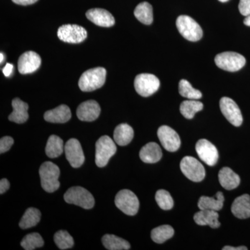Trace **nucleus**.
I'll return each mask as SVG.
<instances>
[{"label":"nucleus","instance_id":"1","mask_svg":"<svg viewBox=\"0 0 250 250\" xmlns=\"http://www.w3.org/2000/svg\"><path fill=\"white\" fill-rule=\"evenodd\" d=\"M106 70L102 67H95L82 74L79 87L83 92L93 91L101 88L106 81Z\"/></svg>","mask_w":250,"mask_h":250},{"label":"nucleus","instance_id":"2","mask_svg":"<svg viewBox=\"0 0 250 250\" xmlns=\"http://www.w3.org/2000/svg\"><path fill=\"white\" fill-rule=\"evenodd\" d=\"M41 187L47 192H54L60 187L59 178L60 169L56 164L46 161L39 169Z\"/></svg>","mask_w":250,"mask_h":250},{"label":"nucleus","instance_id":"3","mask_svg":"<svg viewBox=\"0 0 250 250\" xmlns=\"http://www.w3.org/2000/svg\"><path fill=\"white\" fill-rule=\"evenodd\" d=\"M177 29L184 39L192 42L200 41L203 31L200 24L190 16H180L176 21Z\"/></svg>","mask_w":250,"mask_h":250},{"label":"nucleus","instance_id":"4","mask_svg":"<svg viewBox=\"0 0 250 250\" xmlns=\"http://www.w3.org/2000/svg\"><path fill=\"white\" fill-rule=\"evenodd\" d=\"M64 200L68 204L79 206L85 209H90L95 205V199L84 188H70L64 195Z\"/></svg>","mask_w":250,"mask_h":250},{"label":"nucleus","instance_id":"5","mask_svg":"<svg viewBox=\"0 0 250 250\" xmlns=\"http://www.w3.org/2000/svg\"><path fill=\"white\" fill-rule=\"evenodd\" d=\"M117 147L114 141L108 136H103L96 143L95 164L99 167L107 165L108 161L116 154Z\"/></svg>","mask_w":250,"mask_h":250},{"label":"nucleus","instance_id":"6","mask_svg":"<svg viewBox=\"0 0 250 250\" xmlns=\"http://www.w3.org/2000/svg\"><path fill=\"white\" fill-rule=\"evenodd\" d=\"M217 66L228 72H236L246 65V60L241 54L233 52H225L215 57Z\"/></svg>","mask_w":250,"mask_h":250},{"label":"nucleus","instance_id":"7","mask_svg":"<svg viewBox=\"0 0 250 250\" xmlns=\"http://www.w3.org/2000/svg\"><path fill=\"white\" fill-rule=\"evenodd\" d=\"M115 204L120 210L127 215H135L139 211V199L134 192L126 189L118 192Z\"/></svg>","mask_w":250,"mask_h":250},{"label":"nucleus","instance_id":"8","mask_svg":"<svg viewBox=\"0 0 250 250\" xmlns=\"http://www.w3.org/2000/svg\"><path fill=\"white\" fill-rule=\"evenodd\" d=\"M182 173L194 182H200L205 177V169L203 165L192 156H185L180 163Z\"/></svg>","mask_w":250,"mask_h":250},{"label":"nucleus","instance_id":"9","mask_svg":"<svg viewBox=\"0 0 250 250\" xmlns=\"http://www.w3.org/2000/svg\"><path fill=\"white\" fill-rule=\"evenodd\" d=\"M134 87L140 95L146 98L151 96L159 90L160 81L152 74H140L135 78Z\"/></svg>","mask_w":250,"mask_h":250},{"label":"nucleus","instance_id":"10","mask_svg":"<svg viewBox=\"0 0 250 250\" xmlns=\"http://www.w3.org/2000/svg\"><path fill=\"white\" fill-rule=\"evenodd\" d=\"M57 36L61 41L67 43H80L86 39L87 31L77 24H64L59 28Z\"/></svg>","mask_w":250,"mask_h":250},{"label":"nucleus","instance_id":"11","mask_svg":"<svg viewBox=\"0 0 250 250\" xmlns=\"http://www.w3.org/2000/svg\"><path fill=\"white\" fill-rule=\"evenodd\" d=\"M220 108L223 116L231 125L240 126L243 123L241 110L232 99L224 97L220 101Z\"/></svg>","mask_w":250,"mask_h":250},{"label":"nucleus","instance_id":"12","mask_svg":"<svg viewBox=\"0 0 250 250\" xmlns=\"http://www.w3.org/2000/svg\"><path fill=\"white\" fill-rule=\"evenodd\" d=\"M158 138L168 152H174L178 150L181 146V139L177 132L170 126L163 125L157 131Z\"/></svg>","mask_w":250,"mask_h":250},{"label":"nucleus","instance_id":"13","mask_svg":"<svg viewBox=\"0 0 250 250\" xmlns=\"http://www.w3.org/2000/svg\"><path fill=\"white\" fill-rule=\"evenodd\" d=\"M195 149L200 159L209 166H215L218 162L219 154L214 145L207 139L197 141Z\"/></svg>","mask_w":250,"mask_h":250},{"label":"nucleus","instance_id":"14","mask_svg":"<svg viewBox=\"0 0 250 250\" xmlns=\"http://www.w3.org/2000/svg\"><path fill=\"white\" fill-rule=\"evenodd\" d=\"M64 150H65L67 160L70 163L72 167L78 168L83 165L85 161V156L82 146L78 140L75 139L69 140L65 144Z\"/></svg>","mask_w":250,"mask_h":250},{"label":"nucleus","instance_id":"15","mask_svg":"<svg viewBox=\"0 0 250 250\" xmlns=\"http://www.w3.org/2000/svg\"><path fill=\"white\" fill-rule=\"evenodd\" d=\"M41 59L35 52L29 51L22 54L18 59V71L22 75L33 73L40 67Z\"/></svg>","mask_w":250,"mask_h":250},{"label":"nucleus","instance_id":"16","mask_svg":"<svg viewBox=\"0 0 250 250\" xmlns=\"http://www.w3.org/2000/svg\"><path fill=\"white\" fill-rule=\"evenodd\" d=\"M101 108L95 100H88L81 104L77 110V116L82 121H95L100 116Z\"/></svg>","mask_w":250,"mask_h":250},{"label":"nucleus","instance_id":"17","mask_svg":"<svg viewBox=\"0 0 250 250\" xmlns=\"http://www.w3.org/2000/svg\"><path fill=\"white\" fill-rule=\"evenodd\" d=\"M85 16L90 21L100 27H111L115 24L114 17L105 9H90L87 11Z\"/></svg>","mask_w":250,"mask_h":250},{"label":"nucleus","instance_id":"18","mask_svg":"<svg viewBox=\"0 0 250 250\" xmlns=\"http://www.w3.org/2000/svg\"><path fill=\"white\" fill-rule=\"evenodd\" d=\"M139 156L141 161L146 164H155L161 160L162 150L157 143L151 142L143 146Z\"/></svg>","mask_w":250,"mask_h":250},{"label":"nucleus","instance_id":"19","mask_svg":"<svg viewBox=\"0 0 250 250\" xmlns=\"http://www.w3.org/2000/svg\"><path fill=\"white\" fill-rule=\"evenodd\" d=\"M71 111L67 105L62 104L58 107L49 110L44 114V119L49 123H65L71 118Z\"/></svg>","mask_w":250,"mask_h":250},{"label":"nucleus","instance_id":"20","mask_svg":"<svg viewBox=\"0 0 250 250\" xmlns=\"http://www.w3.org/2000/svg\"><path fill=\"white\" fill-rule=\"evenodd\" d=\"M231 212L234 216L239 219L250 218V196L244 194L236 197L233 201L231 208Z\"/></svg>","mask_w":250,"mask_h":250},{"label":"nucleus","instance_id":"21","mask_svg":"<svg viewBox=\"0 0 250 250\" xmlns=\"http://www.w3.org/2000/svg\"><path fill=\"white\" fill-rule=\"evenodd\" d=\"M218 218V213L213 210H200L194 215V220L197 225L200 226L208 225L213 229L220 228Z\"/></svg>","mask_w":250,"mask_h":250},{"label":"nucleus","instance_id":"22","mask_svg":"<svg viewBox=\"0 0 250 250\" xmlns=\"http://www.w3.org/2000/svg\"><path fill=\"white\" fill-rule=\"evenodd\" d=\"M218 179L220 185L228 190L236 188L241 183L239 176L228 167H223L220 170Z\"/></svg>","mask_w":250,"mask_h":250},{"label":"nucleus","instance_id":"23","mask_svg":"<svg viewBox=\"0 0 250 250\" xmlns=\"http://www.w3.org/2000/svg\"><path fill=\"white\" fill-rule=\"evenodd\" d=\"M12 106L14 111L9 116V121L18 124L25 123L29 118V106L27 104L22 101L21 99L15 98L12 101Z\"/></svg>","mask_w":250,"mask_h":250},{"label":"nucleus","instance_id":"24","mask_svg":"<svg viewBox=\"0 0 250 250\" xmlns=\"http://www.w3.org/2000/svg\"><path fill=\"white\" fill-rule=\"evenodd\" d=\"M225 197L223 192H218L215 197L202 196L199 200L197 206L200 210H213L215 211L223 208Z\"/></svg>","mask_w":250,"mask_h":250},{"label":"nucleus","instance_id":"25","mask_svg":"<svg viewBox=\"0 0 250 250\" xmlns=\"http://www.w3.org/2000/svg\"><path fill=\"white\" fill-rule=\"evenodd\" d=\"M134 129L127 124H121L116 126L113 133L115 142L120 146H127L134 138Z\"/></svg>","mask_w":250,"mask_h":250},{"label":"nucleus","instance_id":"26","mask_svg":"<svg viewBox=\"0 0 250 250\" xmlns=\"http://www.w3.org/2000/svg\"><path fill=\"white\" fill-rule=\"evenodd\" d=\"M63 150L62 140L56 135L49 136L45 148L46 155L51 159H55L62 155Z\"/></svg>","mask_w":250,"mask_h":250},{"label":"nucleus","instance_id":"27","mask_svg":"<svg viewBox=\"0 0 250 250\" xmlns=\"http://www.w3.org/2000/svg\"><path fill=\"white\" fill-rule=\"evenodd\" d=\"M103 243L108 250H126L131 248L129 242L115 235H104L103 238Z\"/></svg>","mask_w":250,"mask_h":250},{"label":"nucleus","instance_id":"28","mask_svg":"<svg viewBox=\"0 0 250 250\" xmlns=\"http://www.w3.org/2000/svg\"><path fill=\"white\" fill-rule=\"evenodd\" d=\"M135 17L145 24H151L153 22L152 5L146 1L140 3L134 10Z\"/></svg>","mask_w":250,"mask_h":250},{"label":"nucleus","instance_id":"29","mask_svg":"<svg viewBox=\"0 0 250 250\" xmlns=\"http://www.w3.org/2000/svg\"><path fill=\"white\" fill-rule=\"evenodd\" d=\"M41 218L40 210L35 208H27L20 222V228L26 229L36 226L40 222Z\"/></svg>","mask_w":250,"mask_h":250},{"label":"nucleus","instance_id":"30","mask_svg":"<svg viewBox=\"0 0 250 250\" xmlns=\"http://www.w3.org/2000/svg\"><path fill=\"white\" fill-rule=\"evenodd\" d=\"M204 105L197 100H188L184 101L180 105V112L182 116L187 119H192L195 113L203 109Z\"/></svg>","mask_w":250,"mask_h":250},{"label":"nucleus","instance_id":"31","mask_svg":"<svg viewBox=\"0 0 250 250\" xmlns=\"http://www.w3.org/2000/svg\"><path fill=\"white\" fill-rule=\"evenodd\" d=\"M174 229L170 225H161L152 229L151 238L156 243H164L174 236Z\"/></svg>","mask_w":250,"mask_h":250},{"label":"nucleus","instance_id":"32","mask_svg":"<svg viewBox=\"0 0 250 250\" xmlns=\"http://www.w3.org/2000/svg\"><path fill=\"white\" fill-rule=\"evenodd\" d=\"M179 94L188 100H200L202 94L200 90L195 89L192 85L186 80H182L179 83Z\"/></svg>","mask_w":250,"mask_h":250},{"label":"nucleus","instance_id":"33","mask_svg":"<svg viewBox=\"0 0 250 250\" xmlns=\"http://www.w3.org/2000/svg\"><path fill=\"white\" fill-rule=\"evenodd\" d=\"M44 241L39 233H32L27 234L21 242V246L25 250H34L43 246Z\"/></svg>","mask_w":250,"mask_h":250},{"label":"nucleus","instance_id":"34","mask_svg":"<svg viewBox=\"0 0 250 250\" xmlns=\"http://www.w3.org/2000/svg\"><path fill=\"white\" fill-rule=\"evenodd\" d=\"M54 242L60 250L70 249L74 246V239L66 231L61 230L54 234Z\"/></svg>","mask_w":250,"mask_h":250},{"label":"nucleus","instance_id":"35","mask_svg":"<svg viewBox=\"0 0 250 250\" xmlns=\"http://www.w3.org/2000/svg\"><path fill=\"white\" fill-rule=\"evenodd\" d=\"M156 203L161 209L170 210L174 207V201L169 192L166 190H159L155 195Z\"/></svg>","mask_w":250,"mask_h":250},{"label":"nucleus","instance_id":"36","mask_svg":"<svg viewBox=\"0 0 250 250\" xmlns=\"http://www.w3.org/2000/svg\"><path fill=\"white\" fill-rule=\"evenodd\" d=\"M14 140L10 136H4L0 140V153L7 152L14 145Z\"/></svg>","mask_w":250,"mask_h":250},{"label":"nucleus","instance_id":"37","mask_svg":"<svg viewBox=\"0 0 250 250\" xmlns=\"http://www.w3.org/2000/svg\"><path fill=\"white\" fill-rule=\"evenodd\" d=\"M238 9L243 16H250V0H240Z\"/></svg>","mask_w":250,"mask_h":250},{"label":"nucleus","instance_id":"38","mask_svg":"<svg viewBox=\"0 0 250 250\" xmlns=\"http://www.w3.org/2000/svg\"><path fill=\"white\" fill-rule=\"evenodd\" d=\"M10 184L6 179H2L0 181V193H4L6 190H9Z\"/></svg>","mask_w":250,"mask_h":250},{"label":"nucleus","instance_id":"39","mask_svg":"<svg viewBox=\"0 0 250 250\" xmlns=\"http://www.w3.org/2000/svg\"><path fill=\"white\" fill-rule=\"evenodd\" d=\"M13 71H14V65L11 63H6V65H5L2 70L3 73H4L5 77H6L11 76Z\"/></svg>","mask_w":250,"mask_h":250},{"label":"nucleus","instance_id":"40","mask_svg":"<svg viewBox=\"0 0 250 250\" xmlns=\"http://www.w3.org/2000/svg\"><path fill=\"white\" fill-rule=\"evenodd\" d=\"M15 4L19 5H22V6H27V5H30L34 4L38 0H12Z\"/></svg>","mask_w":250,"mask_h":250},{"label":"nucleus","instance_id":"41","mask_svg":"<svg viewBox=\"0 0 250 250\" xmlns=\"http://www.w3.org/2000/svg\"><path fill=\"white\" fill-rule=\"evenodd\" d=\"M223 250H248V248L246 246L237 247V248L231 246H225L223 248Z\"/></svg>","mask_w":250,"mask_h":250},{"label":"nucleus","instance_id":"42","mask_svg":"<svg viewBox=\"0 0 250 250\" xmlns=\"http://www.w3.org/2000/svg\"><path fill=\"white\" fill-rule=\"evenodd\" d=\"M244 24L248 27H250V16H247L246 19L244 20Z\"/></svg>","mask_w":250,"mask_h":250},{"label":"nucleus","instance_id":"43","mask_svg":"<svg viewBox=\"0 0 250 250\" xmlns=\"http://www.w3.org/2000/svg\"><path fill=\"white\" fill-rule=\"evenodd\" d=\"M0 56H1V61H0V62H2L3 61H4V54L2 53L0 54Z\"/></svg>","mask_w":250,"mask_h":250},{"label":"nucleus","instance_id":"44","mask_svg":"<svg viewBox=\"0 0 250 250\" xmlns=\"http://www.w3.org/2000/svg\"><path fill=\"white\" fill-rule=\"evenodd\" d=\"M218 1H220V2H227L229 0H218Z\"/></svg>","mask_w":250,"mask_h":250}]
</instances>
